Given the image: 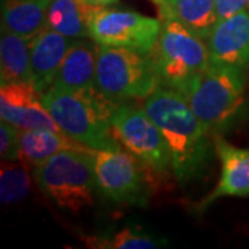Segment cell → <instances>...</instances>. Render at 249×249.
I'll return each mask as SVG.
<instances>
[{
  "label": "cell",
  "instance_id": "cell-1",
  "mask_svg": "<svg viewBox=\"0 0 249 249\" xmlns=\"http://www.w3.org/2000/svg\"><path fill=\"white\" fill-rule=\"evenodd\" d=\"M160 127L172 155V170L180 184L196 178L211 155L209 130L178 90L160 86L142 104Z\"/></svg>",
  "mask_w": 249,
  "mask_h": 249
},
{
  "label": "cell",
  "instance_id": "cell-2",
  "mask_svg": "<svg viewBox=\"0 0 249 249\" xmlns=\"http://www.w3.org/2000/svg\"><path fill=\"white\" fill-rule=\"evenodd\" d=\"M42 103L61 132L91 150L121 148L112 133L111 118L118 106L96 88L62 90L50 88Z\"/></svg>",
  "mask_w": 249,
  "mask_h": 249
},
{
  "label": "cell",
  "instance_id": "cell-3",
  "mask_svg": "<svg viewBox=\"0 0 249 249\" xmlns=\"http://www.w3.org/2000/svg\"><path fill=\"white\" fill-rule=\"evenodd\" d=\"M209 132L226 127L244 106L242 70L212 65L176 89Z\"/></svg>",
  "mask_w": 249,
  "mask_h": 249
},
{
  "label": "cell",
  "instance_id": "cell-4",
  "mask_svg": "<svg viewBox=\"0 0 249 249\" xmlns=\"http://www.w3.org/2000/svg\"><path fill=\"white\" fill-rule=\"evenodd\" d=\"M94 152L91 148L58 152L32 170L39 188L62 209L78 213L94 202Z\"/></svg>",
  "mask_w": 249,
  "mask_h": 249
},
{
  "label": "cell",
  "instance_id": "cell-5",
  "mask_svg": "<svg viewBox=\"0 0 249 249\" xmlns=\"http://www.w3.org/2000/svg\"><path fill=\"white\" fill-rule=\"evenodd\" d=\"M160 86L162 82L148 54L98 45L96 89L112 104L145 100Z\"/></svg>",
  "mask_w": 249,
  "mask_h": 249
},
{
  "label": "cell",
  "instance_id": "cell-6",
  "mask_svg": "<svg viewBox=\"0 0 249 249\" xmlns=\"http://www.w3.org/2000/svg\"><path fill=\"white\" fill-rule=\"evenodd\" d=\"M148 55L162 86L175 90L211 67L206 40L175 19H162L158 40Z\"/></svg>",
  "mask_w": 249,
  "mask_h": 249
},
{
  "label": "cell",
  "instance_id": "cell-7",
  "mask_svg": "<svg viewBox=\"0 0 249 249\" xmlns=\"http://www.w3.org/2000/svg\"><path fill=\"white\" fill-rule=\"evenodd\" d=\"M112 133L144 166L165 173L172 168V155L163 134L144 111L133 104H119L111 118Z\"/></svg>",
  "mask_w": 249,
  "mask_h": 249
},
{
  "label": "cell",
  "instance_id": "cell-8",
  "mask_svg": "<svg viewBox=\"0 0 249 249\" xmlns=\"http://www.w3.org/2000/svg\"><path fill=\"white\" fill-rule=\"evenodd\" d=\"M162 21L130 10L98 6L89 22V37L100 46L124 47L150 54L158 40Z\"/></svg>",
  "mask_w": 249,
  "mask_h": 249
},
{
  "label": "cell",
  "instance_id": "cell-9",
  "mask_svg": "<svg viewBox=\"0 0 249 249\" xmlns=\"http://www.w3.org/2000/svg\"><path fill=\"white\" fill-rule=\"evenodd\" d=\"M130 152L96 150L94 176L97 188L114 202H137L142 194V169Z\"/></svg>",
  "mask_w": 249,
  "mask_h": 249
},
{
  "label": "cell",
  "instance_id": "cell-10",
  "mask_svg": "<svg viewBox=\"0 0 249 249\" xmlns=\"http://www.w3.org/2000/svg\"><path fill=\"white\" fill-rule=\"evenodd\" d=\"M0 116L19 130H61L42 103V93L29 82L3 83L0 88Z\"/></svg>",
  "mask_w": 249,
  "mask_h": 249
},
{
  "label": "cell",
  "instance_id": "cell-11",
  "mask_svg": "<svg viewBox=\"0 0 249 249\" xmlns=\"http://www.w3.org/2000/svg\"><path fill=\"white\" fill-rule=\"evenodd\" d=\"M211 64L245 68L249 65V11L247 9L216 22L206 37Z\"/></svg>",
  "mask_w": 249,
  "mask_h": 249
},
{
  "label": "cell",
  "instance_id": "cell-12",
  "mask_svg": "<svg viewBox=\"0 0 249 249\" xmlns=\"http://www.w3.org/2000/svg\"><path fill=\"white\" fill-rule=\"evenodd\" d=\"M75 40L52 28H43L32 39L31 70L32 85L42 94L53 86L54 79L61 68L67 53Z\"/></svg>",
  "mask_w": 249,
  "mask_h": 249
},
{
  "label": "cell",
  "instance_id": "cell-13",
  "mask_svg": "<svg viewBox=\"0 0 249 249\" xmlns=\"http://www.w3.org/2000/svg\"><path fill=\"white\" fill-rule=\"evenodd\" d=\"M214 150L219 155L222 172L217 186L199 204L205 211L223 196H249V150L237 148L220 136H214Z\"/></svg>",
  "mask_w": 249,
  "mask_h": 249
},
{
  "label": "cell",
  "instance_id": "cell-14",
  "mask_svg": "<svg viewBox=\"0 0 249 249\" xmlns=\"http://www.w3.org/2000/svg\"><path fill=\"white\" fill-rule=\"evenodd\" d=\"M98 46L91 42L75 40L67 53L52 88L80 90L96 88Z\"/></svg>",
  "mask_w": 249,
  "mask_h": 249
},
{
  "label": "cell",
  "instance_id": "cell-15",
  "mask_svg": "<svg viewBox=\"0 0 249 249\" xmlns=\"http://www.w3.org/2000/svg\"><path fill=\"white\" fill-rule=\"evenodd\" d=\"M19 130V129H18ZM19 145H21V158L19 160L28 169L34 170L43 165L58 152L65 150H80L89 148L80 144L72 137L53 129H27L19 130Z\"/></svg>",
  "mask_w": 249,
  "mask_h": 249
},
{
  "label": "cell",
  "instance_id": "cell-16",
  "mask_svg": "<svg viewBox=\"0 0 249 249\" xmlns=\"http://www.w3.org/2000/svg\"><path fill=\"white\" fill-rule=\"evenodd\" d=\"M155 4L163 19L178 21L205 40L219 21L214 0H160Z\"/></svg>",
  "mask_w": 249,
  "mask_h": 249
},
{
  "label": "cell",
  "instance_id": "cell-17",
  "mask_svg": "<svg viewBox=\"0 0 249 249\" xmlns=\"http://www.w3.org/2000/svg\"><path fill=\"white\" fill-rule=\"evenodd\" d=\"M34 37L17 35L1 28L0 35V78L3 83H32L31 46Z\"/></svg>",
  "mask_w": 249,
  "mask_h": 249
},
{
  "label": "cell",
  "instance_id": "cell-18",
  "mask_svg": "<svg viewBox=\"0 0 249 249\" xmlns=\"http://www.w3.org/2000/svg\"><path fill=\"white\" fill-rule=\"evenodd\" d=\"M97 7L86 0H50L46 27L72 39L88 37L90 18Z\"/></svg>",
  "mask_w": 249,
  "mask_h": 249
},
{
  "label": "cell",
  "instance_id": "cell-19",
  "mask_svg": "<svg viewBox=\"0 0 249 249\" xmlns=\"http://www.w3.org/2000/svg\"><path fill=\"white\" fill-rule=\"evenodd\" d=\"M50 0H1V28L35 37L46 28Z\"/></svg>",
  "mask_w": 249,
  "mask_h": 249
},
{
  "label": "cell",
  "instance_id": "cell-20",
  "mask_svg": "<svg viewBox=\"0 0 249 249\" xmlns=\"http://www.w3.org/2000/svg\"><path fill=\"white\" fill-rule=\"evenodd\" d=\"M31 191L28 168L21 160H1L0 168V201L11 205L22 201Z\"/></svg>",
  "mask_w": 249,
  "mask_h": 249
},
{
  "label": "cell",
  "instance_id": "cell-21",
  "mask_svg": "<svg viewBox=\"0 0 249 249\" xmlns=\"http://www.w3.org/2000/svg\"><path fill=\"white\" fill-rule=\"evenodd\" d=\"M89 248L94 249H155L160 248V241L136 229H124L112 237H82Z\"/></svg>",
  "mask_w": 249,
  "mask_h": 249
},
{
  "label": "cell",
  "instance_id": "cell-22",
  "mask_svg": "<svg viewBox=\"0 0 249 249\" xmlns=\"http://www.w3.org/2000/svg\"><path fill=\"white\" fill-rule=\"evenodd\" d=\"M0 155L1 160H19V130L6 121L0 124Z\"/></svg>",
  "mask_w": 249,
  "mask_h": 249
},
{
  "label": "cell",
  "instance_id": "cell-23",
  "mask_svg": "<svg viewBox=\"0 0 249 249\" xmlns=\"http://www.w3.org/2000/svg\"><path fill=\"white\" fill-rule=\"evenodd\" d=\"M219 21L245 10L249 6V0H214Z\"/></svg>",
  "mask_w": 249,
  "mask_h": 249
},
{
  "label": "cell",
  "instance_id": "cell-24",
  "mask_svg": "<svg viewBox=\"0 0 249 249\" xmlns=\"http://www.w3.org/2000/svg\"><path fill=\"white\" fill-rule=\"evenodd\" d=\"M86 1H89V3L94 4V6H109V4L116 3L118 0H86Z\"/></svg>",
  "mask_w": 249,
  "mask_h": 249
},
{
  "label": "cell",
  "instance_id": "cell-25",
  "mask_svg": "<svg viewBox=\"0 0 249 249\" xmlns=\"http://www.w3.org/2000/svg\"><path fill=\"white\" fill-rule=\"evenodd\" d=\"M152 1H154V3H157V1H160V0H152Z\"/></svg>",
  "mask_w": 249,
  "mask_h": 249
}]
</instances>
